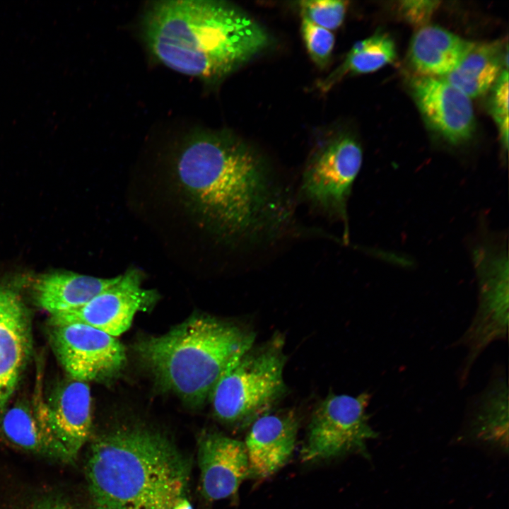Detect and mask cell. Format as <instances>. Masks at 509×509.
<instances>
[{
    "mask_svg": "<svg viewBox=\"0 0 509 509\" xmlns=\"http://www.w3.org/2000/svg\"><path fill=\"white\" fill-rule=\"evenodd\" d=\"M37 509H73L62 502L53 501L43 503Z\"/></svg>",
    "mask_w": 509,
    "mask_h": 509,
    "instance_id": "26",
    "label": "cell"
},
{
    "mask_svg": "<svg viewBox=\"0 0 509 509\" xmlns=\"http://www.w3.org/2000/svg\"><path fill=\"white\" fill-rule=\"evenodd\" d=\"M473 45L441 27L426 25L413 36L409 60L420 76L443 77L460 64Z\"/></svg>",
    "mask_w": 509,
    "mask_h": 509,
    "instance_id": "17",
    "label": "cell"
},
{
    "mask_svg": "<svg viewBox=\"0 0 509 509\" xmlns=\"http://www.w3.org/2000/svg\"><path fill=\"white\" fill-rule=\"evenodd\" d=\"M31 323L14 290L0 286V416L13 394L30 356Z\"/></svg>",
    "mask_w": 509,
    "mask_h": 509,
    "instance_id": "13",
    "label": "cell"
},
{
    "mask_svg": "<svg viewBox=\"0 0 509 509\" xmlns=\"http://www.w3.org/2000/svg\"><path fill=\"white\" fill-rule=\"evenodd\" d=\"M508 66L499 42L474 43L460 64L449 74L440 77L469 98H477L489 90Z\"/></svg>",
    "mask_w": 509,
    "mask_h": 509,
    "instance_id": "19",
    "label": "cell"
},
{
    "mask_svg": "<svg viewBox=\"0 0 509 509\" xmlns=\"http://www.w3.org/2000/svg\"><path fill=\"white\" fill-rule=\"evenodd\" d=\"M53 430L74 462L91 433V396L86 382L71 379L47 406Z\"/></svg>",
    "mask_w": 509,
    "mask_h": 509,
    "instance_id": "15",
    "label": "cell"
},
{
    "mask_svg": "<svg viewBox=\"0 0 509 509\" xmlns=\"http://www.w3.org/2000/svg\"><path fill=\"white\" fill-rule=\"evenodd\" d=\"M254 341L247 329L197 315L163 335L142 338L134 350L163 389L197 406L211 397L226 368Z\"/></svg>",
    "mask_w": 509,
    "mask_h": 509,
    "instance_id": "4",
    "label": "cell"
},
{
    "mask_svg": "<svg viewBox=\"0 0 509 509\" xmlns=\"http://www.w3.org/2000/svg\"><path fill=\"white\" fill-rule=\"evenodd\" d=\"M474 257L479 302L469 327L458 342L467 351L460 379L462 383L483 351L493 342L505 339L508 332V255L503 250L483 248L477 250Z\"/></svg>",
    "mask_w": 509,
    "mask_h": 509,
    "instance_id": "7",
    "label": "cell"
},
{
    "mask_svg": "<svg viewBox=\"0 0 509 509\" xmlns=\"http://www.w3.org/2000/svg\"><path fill=\"white\" fill-rule=\"evenodd\" d=\"M178 180L198 211L230 240H256L286 218L283 197L260 155L226 133L199 135L183 149Z\"/></svg>",
    "mask_w": 509,
    "mask_h": 509,
    "instance_id": "1",
    "label": "cell"
},
{
    "mask_svg": "<svg viewBox=\"0 0 509 509\" xmlns=\"http://www.w3.org/2000/svg\"><path fill=\"white\" fill-rule=\"evenodd\" d=\"M301 34L312 62L320 69L329 64L334 46L332 31L319 27L305 18L301 21Z\"/></svg>",
    "mask_w": 509,
    "mask_h": 509,
    "instance_id": "23",
    "label": "cell"
},
{
    "mask_svg": "<svg viewBox=\"0 0 509 509\" xmlns=\"http://www.w3.org/2000/svg\"><path fill=\"white\" fill-rule=\"evenodd\" d=\"M508 71L503 69L491 88L488 109L498 126L503 148H508Z\"/></svg>",
    "mask_w": 509,
    "mask_h": 509,
    "instance_id": "24",
    "label": "cell"
},
{
    "mask_svg": "<svg viewBox=\"0 0 509 509\" xmlns=\"http://www.w3.org/2000/svg\"><path fill=\"white\" fill-rule=\"evenodd\" d=\"M153 56L179 73L221 79L264 49L265 30L238 8L212 0L157 1L144 20Z\"/></svg>",
    "mask_w": 509,
    "mask_h": 509,
    "instance_id": "2",
    "label": "cell"
},
{
    "mask_svg": "<svg viewBox=\"0 0 509 509\" xmlns=\"http://www.w3.org/2000/svg\"><path fill=\"white\" fill-rule=\"evenodd\" d=\"M142 279L139 270L129 269L86 304L52 315L49 324L81 323L116 337L130 327L138 312L147 311L158 298L155 290L142 286Z\"/></svg>",
    "mask_w": 509,
    "mask_h": 509,
    "instance_id": "10",
    "label": "cell"
},
{
    "mask_svg": "<svg viewBox=\"0 0 509 509\" xmlns=\"http://www.w3.org/2000/svg\"><path fill=\"white\" fill-rule=\"evenodd\" d=\"M49 324L52 347L72 379L106 381L124 368L125 348L115 337L81 323Z\"/></svg>",
    "mask_w": 509,
    "mask_h": 509,
    "instance_id": "9",
    "label": "cell"
},
{
    "mask_svg": "<svg viewBox=\"0 0 509 509\" xmlns=\"http://www.w3.org/2000/svg\"><path fill=\"white\" fill-rule=\"evenodd\" d=\"M187 459L164 433L124 426L95 438L86 475L93 509H172L186 498Z\"/></svg>",
    "mask_w": 509,
    "mask_h": 509,
    "instance_id": "3",
    "label": "cell"
},
{
    "mask_svg": "<svg viewBox=\"0 0 509 509\" xmlns=\"http://www.w3.org/2000/svg\"><path fill=\"white\" fill-rule=\"evenodd\" d=\"M413 99L427 127L451 144L468 141L475 130L471 100L440 77L417 75L409 81Z\"/></svg>",
    "mask_w": 509,
    "mask_h": 509,
    "instance_id": "11",
    "label": "cell"
},
{
    "mask_svg": "<svg viewBox=\"0 0 509 509\" xmlns=\"http://www.w3.org/2000/svg\"><path fill=\"white\" fill-rule=\"evenodd\" d=\"M396 57L394 40L385 33H375L357 42L344 61L318 83V88L327 92L345 76L375 71L394 62Z\"/></svg>",
    "mask_w": 509,
    "mask_h": 509,
    "instance_id": "21",
    "label": "cell"
},
{
    "mask_svg": "<svg viewBox=\"0 0 509 509\" xmlns=\"http://www.w3.org/2000/svg\"><path fill=\"white\" fill-rule=\"evenodd\" d=\"M172 509H193L191 503L187 499V498H184L179 501L175 506L172 508Z\"/></svg>",
    "mask_w": 509,
    "mask_h": 509,
    "instance_id": "27",
    "label": "cell"
},
{
    "mask_svg": "<svg viewBox=\"0 0 509 509\" xmlns=\"http://www.w3.org/2000/svg\"><path fill=\"white\" fill-rule=\"evenodd\" d=\"M473 402L470 424L473 436L507 450L508 387L505 373H496Z\"/></svg>",
    "mask_w": 509,
    "mask_h": 509,
    "instance_id": "20",
    "label": "cell"
},
{
    "mask_svg": "<svg viewBox=\"0 0 509 509\" xmlns=\"http://www.w3.org/2000/svg\"><path fill=\"white\" fill-rule=\"evenodd\" d=\"M120 275L106 279L70 271L45 274L35 281V299L51 315L65 312L86 304L115 283Z\"/></svg>",
    "mask_w": 509,
    "mask_h": 509,
    "instance_id": "18",
    "label": "cell"
},
{
    "mask_svg": "<svg viewBox=\"0 0 509 509\" xmlns=\"http://www.w3.org/2000/svg\"><path fill=\"white\" fill-rule=\"evenodd\" d=\"M299 420L295 413H267L252 424L244 443L250 478L265 479L283 467L294 450Z\"/></svg>",
    "mask_w": 509,
    "mask_h": 509,
    "instance_id": "14",
    "label": "cell"
},
{
    "mask_svg": "<svg viewBox=\"0 0 509 509\" xmlns=\"http://www.w3.org/2000/svg\"><path fill=\"white\" fill-rule=\"evenodd\" d=\"M440 4L439 1H402L398 4V12L409 23L421 26L430 20Z\"/></svg>",
    "mask_w": 509,
    "mask_h": 509,
    "instance_id": "25",
    "label": "cell"
},
{
    "mask_svg": "<svg viewBox=\"0 0 509 509\" xmlns=\"http://www.w3.org/2000/svg\"><path fill=\"white\" fill-rule=\"evenodd\" d=\"M0 428L5 438L18 447L63 462H73L53 430L44 404L39 403L33 412L23 404L4 410L0 416Z\"/></svg>",
    "mask_w": 509,
    "mask_h": 509,
    "instance_id": "16",
    "label": "cell"
},
{
    "mask_svg": "<svg viewBox=\"0 0 509 509\" xmlns=\"http://www.w3.org/2000/svg\"><path fill=\"white\" fill-rule=\"evenodd\" d=\"M349 3L341 0H305L299 1L298 7L302 18L332 31L342 24Z\"/></svg>",
    "mask_w": 509,
    "mask_h": 509,
    "instance_id": "22",
    "label": "cell"
},
{
    "mask_svg": "<svg viewBox=\"0 0 509 509\" xmlns=\"http://www.w3.org/2000/svg\"><path fill=\"white\" fill-rule=\"evenodd\" d=\"M362 160L354 137L346 134L332 137L312 154L305 168L304 197L313 206L346 221L347 200Z\"/></svg>",
    "mask_w": 509,
    "mask_h": 509,
    "instance_id": "8",
    "label": "cell"
},
{
    "mask_svg": "<svg viewBox=\"0 0 509 509\" xmlns=\"http://www.w3.org/2000/svg\"><path fill=\"white\" fill-rule=\"evenodd\" d=\"M200 488L209 501L234 496L250 478L249 462L243 442L216 431L203 433L198 440Z\"/></svg>",
    "mask_w": 509,
    "mask_h": 509,
    "instance_id": "12",
    "label": "cell"
},
{
    "mask_svg": "<svg viewBox=\"0 0 509 509\" xmlns=\"http://www.w3.org/2000/svg\"><path fill=\"white\" fill-rule=\"evenodd\" d=\"M370 399L366 392L357 396L330 392L312 414L303 461L328 460L351 452L367 457L366 441L378 436L368 423Z\"/></svg>",
    "mask_w": 509,
    "mask_h": 509,
    "instance_id": "6",
    "label": "cell"
},
{
    "mask_svg": "<svg viewBox=\"0 0 509 509\" xmlns=\"http://www.w3.org/2000/svg\"><path fill=\"white\" fill-rule=\"evenodd\" d=\"M283 339L276 337L253 346L235 359L215 385L210 399L215 416L242 428L266 414L286 392Z\"/></svg>",
    "mask_w": 509,
    "mask_h": 509,
    "instance_id": "5",
    "label": "cell"
}]
</instances>
